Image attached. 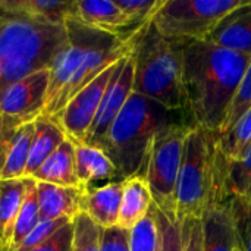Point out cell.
Instances as JSON below:
<instances>
[{"label": "cell", "mask_w": 251, "mask_h": 251, "mask_svg": "<svg viewBox=\"0 0 251 251\" xmlns=\"http://www.w3.org/2000/svg\"><path fill=\"white\" fill-rule=\"evenodd\" d=\"M87 188L88 187H60L37 182L41 219H68L74 222L82 213Z\"/></svg>", "instance_id": "obj_13"}, {"label": "cell", "mask_w": 251, "mask_h": 251, "mask_svg": "<svg viewBox=\"0 0 251 251\" xmlns=\"http://www.w3.org/2000/svg\"><path fill=\"white\" fill-rule=\"evenodd\" d=\"M76 0H0V9L26 16L41 24L63 25L75 16Z\"/></svg>", "instance_id": "obj_19"}, {"label": "cell", "mask_w": 251, "mask_h": 251, "mask_svg": "<svg viewBox=\"0 0 251 251\" xmlns=\"http://www.w3.org/2000/svg\"><path fill=\"white\" fill-rule=\"evenodd\" d=\"M21 125L22 122L15 121L0 113V179H1V172L7 159V153L10 150L12 140Z\"/></svg>", "instance_id": "obj_36"}, {"label": "cell", "mask_w": 251, "mask_h": 251, "mask_svg": "<svg viewBox=\"0 0 251 251\" xmlns=\"http://www.w3.org/2000/svg\"><path fill=\"white\" fill-rule=\"evenodd\" d=\"M218 169L226 199L237 196L251 203V149L241 160L226 162L218 151Z\"/></svg>", "instance_id": "obj_23"}, {"label": "cell", "mask_w": 251, "mask_h": 251, "mask_svg": "<svg viewBox=\"0 0 251 251\" xmlns=\"http://www.w3.org/2000/svg\"><path fill=\"white\" fill-rule=\"evenodd\" d=\"M75 166L82 187H91L96 181L119 178L110 157L101 149L90 144H75Z\"/></svg>", "instance_id": "obj_21"}, {"label": "cell", "mask_w": 251, "mask_h": 251, "mask_svg": "<svg viewBox=\"0 0 251 251\" xmlns=\"http://www.w3.org/2000/svg\"><path fill=\"white\" fill-rule=\"evenodd\" d=\"M124 179L110 181L101 187H88L84 196L82 213H85L101 229L118 226Z\"/></svg>", "instance_id": "obj_16"}, {"label": "cell", "mask_w": 251, "mask_h": 251, "mask_svg": "<svg viewBox=\"0 0 251 251\" xmlns=\"http://www.w3.org/2000/svg\"><path fill=\"white\" fill-rule=\"evenodd\" d=\"M32 178L0 179V237L9 249V238Z\"/></svg>", "instance_id": "obj_22"}, {"label": "cell", "mask_w": 251, "mask_h": 251, "mask_svg": "<svg viewBox=\"0 0 251 251\" xmlns=\"http://www.w3.org/2000/svg\"><path fill=\"white\" fill-rule=\"evenodd\" d=\"M35 182H46L60 187H82L76 176L75 166V144L69 140L63 141L60 147L32 174Z\"/></svg>", "instance_id": "obj_20"}, {"label": "cell", "mask_w": 251, "mask_h": 251, "mask_svg": "<svg viewBox=\"0 0 251 251\" xmlns=\"http://www.w3.org/2000/svg\"><path fill=\"white\" fill-rule=\"evenodd\" d=\"M216 147L226 162L241 160L251 149V109L226 132L216 135Z\"/></svg>", "instance_id": "obj_24"}, {"label": "cell", "mask_w": 251, "mask_h": 251, "mask_svg": "<svg viewBox=\"0 0 251 251\" xmlns=\"http://www.w3.org/2000/svg\"><path fill=\"white\" fill-rule=\"evenodd\" d=\"M247 0H163L151 24L168 40L206 41L218 24Z\"/></svg>", "instance_id": "obj_7"}, {"label": "cell", "mask_w": 251, "mask_h": 251, "mask_svg": "<svg viewBox=\"0 0 251 251\" xmlns=\"http://www.w3.org/2000/svg\"><path fill=\"white\" fill-rule=\"evenodd\" d=\"M66 134L54 116L40 115L34 121V137L31 141L29 159L25 171V178H31L32 174L66 141Z\"/></svg>", "instance_id": "obj_17"}, {"label": "cell", "mask_w": 251, "mask_h": 251, "mask_svg": "<svg viewBox=\"0 0 251 251\" xmlns=\"http://www.w3.org/2000/svg\"><path fill=\"white\" fill-rule=\"evenodd\" d=\"M134 93V62L131 56L119 60L116 71L106 88L97 116L90 129L85 144L103 149L107 132L121 110Z\"/></svg>", "instance_id": "obj_10"}, {"label": "cell", "mask_w": 251, "mask_h": 251, "mask_svg": "<svg viewBox=\"0 0 251 251\" xmlns=\"http://www.w3.org/2000/svg\"><path fill=\"white\" fill-rule=\"evenodd\" d=\"M40 219L41 216H40V206H38V196H37V182L32 179L9 238V251H12L24 241V238L35 228Z\"/></svg>", "instance_id": "obj_26"}, {"label": "cell", "mask_w": 251, "mask_h": 251, "mask_svg": "<svg viewBox=\"0 0 251 251\" xmlns=\"http://www.w3.org/2000/svg\"><path fill=\"white\" fill-rule=\"evenodd\" d=\"M100 251H129V231L119 226L103 229Z\"/></svg>", "instance_id": "obj_37"}, {"label": "cell", "mask_w": 251, "mask_h": 251, "mask_svg": "<svg viewBox=\"0 0 251 251\" xmlns=\"http://www.w3.org/2000/svg\"><path fill=\"white\" fill-rule=\"evenodd\" d=\"M159 250V228L154 215L150 213L129 231V251Z\"/></svg>", "instance_id": "obj_29"}, {"label": "cell", "mask_w": 251, "mask_h": 251, "mask_svg": "<svg viewBox=\"0 0 251 251\" xmlns=\"http://www.w3.org/2000/svg\"><path fill=\"white\" fill-rule=\"evenodd\" d=\"M68 46L50 69V87L43 115L57 118L65 106L101 72L128 57L132 40L88 26L75 16L65 21Z\"/></svg>", "instance_id": "obj_2"}, {"label": "cell", "mask_w": 251, "mask_h": 251, "mask_svg": "<svg viewBox=\"0 0 251 251\" xmlns=\"http://www.w3.org/2000/svg\"><path fill=\"white\" fill-rule=\"evenodd\" d=\"M240 251H251V203L243 197L232 196L228 200Z\"/></svg>", "instance_id": "obj_28"}, {"label": "cell", "mask_w": 251, "mask_h": 251, "mask_svg": "<svg viewBox=\"0 0 251 251\" xmlns=\"http://www.w3.org/2000/svg\"><path fill=\"white\" fill-rule=\"evenodd\" d=\"M151 206L153 196L144 176L135 175L124 179V193L118 226L131 231L150 213Z\"/></svg>", "instance_id": "obj_18"}, {"label": "cell", "mask_w": 251, "mask_h": 251, "mask_svg": "<svg viewBox=\"0 0 251 251\" xmlns=\"http://www.w3.org/2000/svg\"><path fill=\"white\" fill-rule=\"evenodd\" d=\"M0 251H9L7 246H6V244H4V241L1 240V237H0Z\"/></svg>", "instance_id": "obj_38"}, {"label": "cell", "mask_w": 251, "mask_h": 251, "mask_svg": "<svg viewBox=\"0 0 251 251\" xmlns=\"http://www.w3.org/2000/svg\"><path fill=\"white\" fill-rule=\"evenodd\" d=\"M216 135L194 126L184 147L175 194L176 219H201L216 187Z\"/></svg>", "instance_id": "obj_6"}, {"label": "cell", "mask_w": 251, "mask_h": 251, "mask_svg": "<svg viewBox=\"0 0 251 251\" xmlns=\"http://www.w3.org/2000/svg\"><path fill=\"white\" fill-rule=\"evenodd\" d=\"M66 46L65 24H41L0 9V97L13 82L51 69Z\"/></svg>", "instance_id": "obj_3"}, {"label": "cell", "mask_w": 251, "mask_h": 251, "mask_svg": "<svg viewBox=\"0 0 251 251\" xmlns=\"http://www.w3.org/2000/svg\"><path fill=\"white\" fill-rule=\"evenodd\" d=\"M251 109V59L249 66H247V71L244 74V78L241 81V85L238 88V93L234 99V103L229 109V113H228V118L225 121V125L221 131V134L229 131L237 122L238 119Z\"/></svg>", "instance_id": "obj_31"}, {"label": "cell", "mask_w": 251, "mask_h": 251, "mask_svg": "<svg viewBox=\"0 0 251 251\" xmlns=\"http://www.w3.org/2000/svg\"><path fill=\"white\" fill-rule=\"evenodd\" d=\"M162 104L132 93L119 116L110 126L103 151L113 162L122 179L141 175L154 137L165 128L182 122ZM188 121V119H184Z\"/></svg>", "instance_id": "obj_5"}, {"label": "cell", "mask_w": 251, "mask_h": 251, "mask_svg": "<svg viewBox=\"0 0 251 251\" xmlns=\"http://www.w3.org/2000/svg\"><path fill=\"white\" fill-rule=\"evenodd\" d=\"M68 222H72V221H68V219H54V221L40 219V222L35 225V228L24 238V241L19 246H16L12 251L35 250L43 243H46L59 228H62Z\"/></svg>", "instance_id": "obj_32"}, {"label": "cell", "mask_w": 251, "mask_h": 251, "mask_svg": "<svg viewBox=\"0 0 251 251\" xmlns=\"http://www.w3.org/2000/svg\"><path fill=\"white\" fill-rule=\"evenodd\" d=\"M32 251H74V222L65 224L46 243Z\"/></svg>", "instance_id": "obj_35"}, {"label": "cell", "mask_w": 251, "mask_h": 251, "mask_svg": "<svg viewBox=\"0 0 251 251\" xmlns=\"http://www.w3.org/2000/svg\"><path fill=\"white\" fill-rule=\"evenodd\" d=\"M75 18L88 26L115 34L126 41H131L135 34L147 25H137L115 0H76Z\"/></svg>", "instance_id": "obj_12"}, {"label": "cell", "mask_w": 251, "mask_h": 251, "mask_svg": "<svg viewBox=\"0 0 251 251\" xmlns=\"http://www.w3.org/2000/svg\"><path fill=\"white\" fill-rule=\"evenodd\" d=\"M129 56L134 62V93L185 115L182 44L165 38L149 22L132 38Z\"/></svg>", "instance_id": "obj_4"}, {"label": "cell", "mask_w": 251, "mask_h": 251, "mask_svg": "<svg viewBox=\"0 0 251 251\" xmlns=\"http://www.w3.org/2000/svg\"><path fill=\"white\" fill-rule=\"evenodd\" d=\"M250 59L209 41L182 44L185 116L194 126L221 134Z\"/></svg>", "instance_id": "obj_1"}, {"label": "cell", "mask_w": 251, "mask_h": 251, "mask_svg": "<svg viewBox=\"0 0 251 251\" xmlns=\"http://www.w3.org/2000/svg\"><path fill=\"white\" fill-rule=\"evenodd\" d=\"M115 3L137 25H146L151 22L154 13L162 6L163 0H115Z\"/></svg>", "instance_id": "obj_33"}, {"label": "cell", "mask_w": 251, "mask_h": 251, "mask_svg": "<svg viewBox=\"0 0 251 251\" xmlns=\"http://www.w3.org/2000/svg\"><path fill=\"white\" fill-rule=\"evenodd\" d=\"M182 251H203V222L197 218L179 221Z\"/></svg>", "instance_id": "obj_34"}, {"label": "cell", "mask_w": 251, "mask_h": 251, "mask_svg": "<svg viewBox=\"0 0 251 251\" xmlns=\"http://www.w3.org/2000/svg\"><path fill=\"white\" fill-rule=\"evenodd\" d=\"M151 212L159 228V250L157 251H182L181 225L176 216L163 213L154 203Z\"/></svg>", "instance_id": "obj_27"}, {"label": "cell", "mask_w": 251, "mask_h": 251, "mask_svg": "<svg viewBox=\"0 0 251 251\" xmlns=\"http://www.w3.org/2000/svg\"><path fill=\"white\" fill-rule=\"evenodd\" d=\"M194 129L190 121H182L162 129L151 141L141 176L146 178L153 203L166 215L175 213V194L181 171L185 140Z\"/></svg>", "instance_id": "obj_8"}, {"label": "cell", "mask_w": 251, "mask_h": 251, "mask_svg": "<svg viewBox=\"0 0 251 251\" xmlns=\"http://www.w3.org/2000/svg\"><path fill=\"white\" fill-rule=\"evenodd\" d=\"M118 63H115L113 66L101 72L96 79H93L88 85H85L76 96L71 99V101L59 113L57 121L60 122L66 134V138L72 141L74 144L87 143L90 129L97 116L100 103L116 71Z\"/></svg>", "instance_id": "obj_9"}, {"label": "cell", "mask_w": 251, "mask_h": 251, "mask_svg": "<svg viewBox=\"0 0 251 251\" xmlns=\"http://www.w3.org/2000/svg\"><path fill=\"white\" fill-rule=\"evenodd\" d=\"M50 87V69L34 72L12 85L0 97V113L22 124L43 115Z\"/></svg>", "instance_id": "obj_11"}, {"label": "cell", "mask_w": 251, "mask_h": 251, "mask_svg": "<svg viewBox=\"0 0 251 251\" xmlns=\"http://www.w3.org/2000/svg\"><path fill=\"white\" fill-rule=\"evenodd\" d=\"M235 251H240V249H238V250H235Z\"/></svg>", "instance_id": "obj_39"}, {"label": "cell", "mask_w": 251, "mask_h": 251, "mask_svg": "<svg viewBox=\"0 0 251 251\" xmlns=\"http://www.w3.org/2000/svg\"><path fill=\"white\" fill-rule=\"evenodd\" d=\"M101 231L85 213H81L74 221V251H100Z\"/></svg>", "instance_id": "obj_30"}, {"label": "cell", "mask_w": 251, "mask_h": 251, "mask_svg": "<svg viewBox=\"0 0 251 251\" xmlns=\"http://www.w3.org/2000/svg\"><path fill=\"white\" fill-rule=\"evenodd\" d=\"M203 251H235L238 240L228 201L213 200L203 218Z\"/></svg>", "instance_id": "obj_14"}, {"label": "cell", "mask_w": 251, "mask_h": 251, "mask_svg": "<svg viewBox=\"0 0 251 251\" xmlns=\"http://www.w3.org/2000/svg\"><path fill=\"white\" fill-rule=\"evenodd\" d=\"M206 41L251 57V0L228 13Z\"/></svg>", "instance_id": "obj_15"}, {"label": "cell", "mask_w": 251, "mask_h": 251, "mask_svg": "<svg viewBox=\"0 0 251 251\" xmlns=\"http://www.w3.org/2000/svg\"><path fill=\"white\" fill-rule=\"evenodd\" d=\"M34 137V121L22 124L10 144L7 159L1 172V179L25 178V171L29 159L31 141Z\"/></svg>", "instance_id": "obj_25"}]
</instances>
